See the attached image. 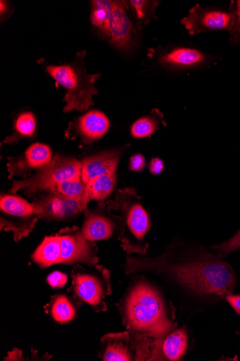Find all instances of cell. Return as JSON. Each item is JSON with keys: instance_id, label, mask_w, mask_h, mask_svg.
Wrapping results in <instances>:
<instances>
[{"instance_id": "1", "label": "cell", "mask_w": 240, "mask_h": 361, "mask_svg": "<svg viewBox=\"0 0 240 361\" xmlns=\"http://www.w3.org/2000/svg\"><path fill=\"white\" fill-rule=\"evenodd\" d=\"M122 268L127 276L160 277L179 300L198 311L201 306L225 300L237 282L232 267L210 248L179 238L158 255H126Z\"/></svg>"}, {"instance_id": "2", "label": "cell", "mask_w": 240, "mask_h": 361, "mask_svg": "<svg viewBox=\"0 0 240 361\" xmlns=\"http://www.w3.org/2000/svg\"><path fill=\"white\" fill-rule=\"evenodd\" d=\"M134 276L116 304L122 323L126 331L136 335L152 340L163 338L179 326L177 307L145 274Z\"/></svg>"}, {"instance_id": "3", "label": "cell", "mask_w": 240, "mask_h": 361, "mask_svg": "<svg viewBox=\"0 0 240 361\" xmlns=\"http://www.w3.org/2000/svg\"><path fill=\"white\" fill-rule=\"evenodd\" d=\"M110 211L120 219V241L126 255H146L149 245L146 237L151 219L141 197L133 188L118 190L114 200L107 202Z\"/></svg>"}, {"instance_id": "4", "label": "cell", "mask_w": 240, "mask_h": 361, "mask_svg": "<svg viewBox=\"0 0 240 361\" xmlns=\"http://www.w3.org/2000/svg\"><path fill=\"white\" fill-rule=\"evenodd\" d=\"M47 72L67 92L64 97V113L87 111L94 105L93 96L98 93L95 82L100 75H88L79 63L49 66Z\"/></svg>"}, {"instance_id": "5", "label": "cell", "mask_w": 240, "mask_h": 361, "mask_svg": "<svg viewBox=\"0 0 240 361\" xmlns=\"http://www.w3.org/2000/svg\"><path fill=\"white\" fill-rule=\"evenodd\" d=\"M72 284L68 289L82 305H87L96 313L106 312V298L112 293L111 274L105 267L75 266L71 274Z\"/></svg>"}, {"instance_id": "6", "label": "cell", "mask_w": 240, "mask_h": 361, "mask_svg": "<svg viewBox=\"0 0 240 361\" xmlns=\"http://www.w3.org/2000/svg\"><path fill=\"white\" fill-rule=\"evenodd\" d=\"M80 177L81 161L57 153L46 166L38 170L32 176L14 180L9 192L15 195L22 190L29 197H35L59 183Z\"/></svg>"}, {"instance_id": "7", "label": "cell", "mask_w": 240, "mask_h": 361, "mask_svg": "<svg viewBox=\"0 0 240 361\" xmlns=\"http://www.w3.org/2000/svg\"><path fill=\"white\" fill-rule=\"evenodd\" d=\"M153 340L128 331L110 333L100 340L98 356L103 361H145Z\"/></svg>"}, {"instance_id": "8", "label": "cell", "mask_w": 240, "mask_h": 361, "mask_svg": "<svg viewBox=\"0 0 240 361\" xmlns=\"http://www.w3.org/2000/svg\"><path fill=\"white\" fill-rule=\"evenodd\" d=\"M40 218L32 203L15 194H4L0 200V228L13 234L16 243L27 238Z\"/></svg>"}, {"instance_id": "9", "label": "cell", "mask_w": 240, "mask_h": 361, "mask_svg": "<svg viewBox=\"0 0 240 361\" xmlns=\"http://www.w3.org/2000/svg\"><path fill=\"white\" fill-rule=\"evenodd\" d=\"M61 243L60 264H82L94 267L98 264L99 257L97 246L87 240L78 226L61 228L57 234Z\"/></svg>"}, {"instance_id": "10", "label": "cell", "mask_w": 240, "mask_h": 361, "mask_svg": "<svg viewBox=\"0 0 240 361\" xmlns=\"http://www.w3.org/2000/svg\"><path fill=\"white\" fill-rule=\"evenodd\" d=\"M32 206L41 220L46 222H68L76 219L88 209L89 202L70 200L49 191L35 196Z\"/></svg>"}, {"instance_id": "11", "label": "cell", "mask_w": 240, "mask_h": 361, "mask_svg": "<svg viewBox=\"0 0 240 361\" xmlns=\"http://www.w3.org/2000/svg\"><path fill=\"white\" fill-rule=\"evenodd\" d=\"M84 221L81 228L83 235L91 242L115 239L119 240L122 229L120 217L112 213L107 202H99L91 209L84 212Z\"/></svg>"}, {"instance_id": "12", "label": "cell", "mask_w": 240, "mask_h": 361, "mask_svg": "<svg viewBox=\"0 0 240 361\" xmlns=\"http://www.w3.org/2000/svg\"><path fill=\"white\" fill-rule=\"evenodd\" d=\"M191 345V336L187 325L177 327L163 338L153 340L148 361L184 360Z\"/></svg>"}, {"instance_id": "13", "label": "cell", "mask_w": 240, "mask_h": 361, "mask_svg": "<svg viewBox=\"0 0 240 361\" xmlns=\"http://www.w3.org/2000/svg\"><path fill=\"white\" fill-rule=\"evenodd\" d=\"M53 159L51 149L46 145L35 143L16 157H9L8 162V178H28L33 171L46 166Z\"/></svg>"}, {"instance_id": "14", "label": "cell", "mask_w": 240, "mask_h": 361, "mask_svg": "<svg viewBox=\"0 0 240 361\" xmlns=\"http://www.w3.org/2000/svg\"><path fill=\"white\" fill-rule=\"evenodd\" d=\"M181 22L190 35H195L210 30H229L234 25V17L230 13L205 10L196 5Z\"/></svg>"}, {"instance_id": "15", "label": "cell", "mask_w": 240, "mask_h": 361, "mask_svg": "<svg viewBox=\"0 0 240 361\" xmlns=\"http://www.w3.org/2000/svg\"><path fill=\"white\" fill-rule=\"evenodd\" d=\"M137 31L126 12L125 4L113 1L108 37L122 52L130 51L135 44Z\"/></svg>"}, {"instance_id": "16", "label": "cell", "mask_w": 240, "mask_h": 361, "mask_svg": "<svg viewBox=\"0 0 240 361\" xmlns=\"http://www.w3.org/2000/svg\"><path fill=\"white\" fill-rule=\"evenodd\" d=\"M125 147L102 152L81 160L82 178L87 185L96 178L116 173Z\"/></svg>"}, {"instance_id": "17", "label": "cell", "mask_w": 240, "mask_h": 361, "mask_svg": "<svg viewBox=\"0 0 240 361\" xmlns=\"http://www.w3.org/2000/svg\"><path fill=\"white\" fill-rule=\"evenodd\" d=\"M110 128V121L105 114L91 111L80 117L73 125L75 133L85 143H91L104 137Z\"/></svg>"}, {"instance_id": "18", "label": "cell", "mask_w": 240, "mask_h": 361, "mask_svg": "<svg viewBox=\"0 0 240 361\" xmlns=\"http://www.w3.org/2000/svg\"><path fill=\"white\" fill-rule=\"evenodd\" d=\"M82 305L72 295L56 293L44 307L47 314L56 322L63 324L75 320Z\"/></svg>"}, {"instance_id": "19", "label": "cell", "mask_w": 240, "mask_h": 361, "mask_svg": "<svg viewBox=\"0 0 240 361\" xmlns=\"http://www.w3.org/2000/svg\"><path fill=\"white\" fill-rule=\"evenodd\" d=\"M61 243L58 235L46 237L39 245L31 258L42 269L60 264L61 257Z\"/></svg>"}, {"instance_id": "20", "label": "cell", "mask_w": 240, "mask_h": 361, "mask_svg": "<svg viewBox=\"0 0 240 361\" xmlns=\"http://www.w3.org/2000/svg\"><path fill=\"white\" fill-rule=\"evenodd\" d=\"M204 61L203 54L190 48H177L160 58V62L170 68H191Z\"/></svg>"}, {"instance_id": "21", "label": "cell", "mask_w": 240, "mask_h": 361, "mask_svg": "<svg viewBox=\"0 0 240 361\" xmlns=\"http://www.w3.org/2000/svg\"><path fill=\"white\" fill-rule=\"evenodd\" d=\"M46 191L52 192L70 200L89 203L90 202L88 185L83 181L82 177L59 183Z\"/></svg>"}, {"instance_id": "22", "label": "cell", "mask_w": 240, "mask_h": 361, "mask_svg": "<svg viewBox=\"0 0 240 361\" xmlns=\"http://www.w3.org/2000/svg\"><path fill=\"white\" fill-rule=\"evenodd\" d=\"M117 185L116 173L101 176L88 184L90 201L105 202L114 191Z\"/></svg>"}, {"instance_id": "23", "label": "cell", "mask_w": 240, "mask_h": 361, "mask_svg": "<svg viewBox=\"0 0 240 361\" xmlns=\"http://www.w3.org/2000/svg\"><path fill=\"white\" fill-rule=\"evenodd\" d=\"M113 6V1H110V0H94V1H91V22L106 37H108V25Z\"/></svg>"}, {"instance_id": "24", "label": "cell", "mask_w": 240, "mask_h": 361, "mask_svg": "<svg viewBox=\"0 0 240 361\" xmlns=\"http://www.w3.org/2000/svg\"><path fill=\"white\" fill-rule=\"evenodd\" d=\"M37 128L36 118L30 112L20 114L15 121L14 133L4 140L6 144H14L20 140L32 137Z\"/></svg>"}, {"instance_id": "25", "label": "cell", "mask_w": 240, "mask_h": 361, "mask_svg": "<svg viewBox=\"0 0 240 361\" xmlns=\"http://www.w3.org/2000/svg\"><path fill=\"white\" fill-rule=\"evenodd\" d=\"M160 112L136 121L131 127V135L134 138H146L153 135L163 123Z\"/></svg>"}, {"instance_id": "26", "label": "cell", "mask_w": 240, "mask_h": 361, "mask_svg": "<svg viewBox=\"0 0 240 361\" xmlns=\"http://www.w3.org/2000/svg\"><path fill=\"white\" fill-rule=\"evenodd\" d=\"M128 4L135 17L141 24H147L153 16L159 2L146 1V0H132Z\"/></svg>"}, {"instance_id": "27", "label": "cell", "mask_w": 240, "mask_h": 361, "mask_svg": "<svg viewBox=\"0 0 240 361\" xmlns=\"http://www.w3.org/2000/svg\"><path fill=\"white\" fill-rule=\"evenodd\" d=\"M210 249L214 254L222 259L238 250L240 249V229L228 240L213 245Z\"/></svg>"}, {"instance_id": "28", "label": "cell", "mask_w": 240, "mask_h": 361, "mask_svg": "<svg viewBox=\"0 0 240 361\" xmlns=\"http://www.w3.org/2000/svg\"><path fill=\"white\" fill-rule=\"evenodd\" d=\"M49 285L53 288H61L68 282V276L60 271H54L46 279Z\"/></svg>"}, {"instance_id": "29", "label": "cell", "mask_w": 240, "mask_h": 361, "mask_svg": "<svg viewBox=\"0 0 240 361\" xmlns=\"http://www.w3.org/2000/svg\"><path fill=\"white\" fill-rule=\"evenodd\" d=\"M146 166V159L141 154H135L130 159L129 169L131 171L139 173L144 170Z\"/></svg>"}, {"instance_id": "30", "label": "cell", "mask_w": 240, "mask_h": 361, "mask_svg": "<svg viewBox=\"0 0 240 361\" xmlns=\"http://www.w3.org/2000/svg\"><path fill=\"white\" fill-rule=\"evenodd\" d=\"M164 169V162L160 158H153L149 164L150 173L153 176L160 175Z\"/></svg>"}, {"instance_id": "31", "label": "cell", "mask_w": 240, "mask_h": 361, "mask_svg": "<svg viewBox=\"0 0 240 361\" xmlns=\"http://www.w3.org/2000/svg\"><path fill=\"white\" fill-rule=\"evenodd\" d=\"M225 300L229 304L236 314L240 316V294H230Z\"/></svg>"}, {"instance_id": "32", "label": "cell", "mask_w": 240, "mask_h": 361, "mask_svg": "<svg viewBox=\"0 0 240 361\" xmlns=\"http://www.w3.org/2000/svg\"><path fill=\"white\" fill-rule=\"evenodd\" d=\"M0 11H1V16L3 17L4 15H6V13H7V11H8V5L6 4V2H4V1H1V3H0Z\"/></svg>"}, {"instance_id": "33", "label": "cell", "mask_w": 240, "mask_h": 361, "mask_svg": "<svg viewBox=\"0 0 240 361\" xmlns=\"http://www.w3.org/2000/svg\"><path fill=\"white\" fill-rule=\"evenodd\" d=\"M236 17H237V23L238 25L240 27V1L236 2Z\"/></svg>"}]
</instances>
